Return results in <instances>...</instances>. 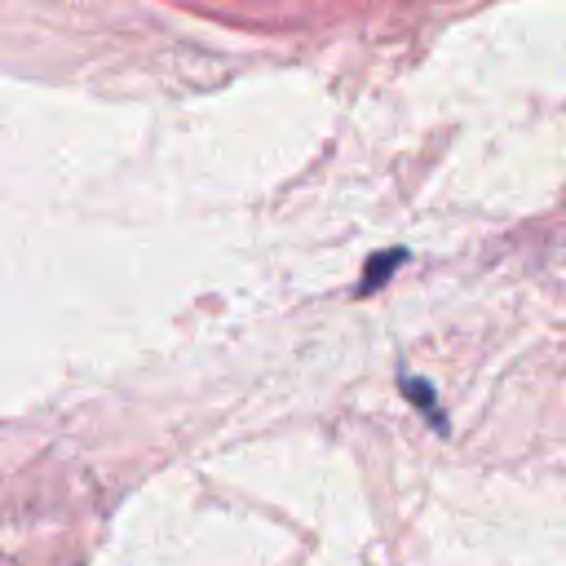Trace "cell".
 <instances>
[{
  "label": "cell",
  "instance_id": "6da1fadb",
  "mask_svg": "<svg viewBox=\"0 0 566 566\" xmlns=\"http://www.w3.org/2000/svg\"><path fill=\"white\" fill-rule=\"evenodd\" d=\"M402 394H407V398H411V402H416V407H420V411L429 416V424H433L438 433H447V411L438 407L433 389H429V385H424L420 376H402Z\"/></svg>",
  "mask_w": 566,
  "mask_h": 566
},
{
  "label": "cell",
  "instance_id": "7a4b0ae2",
  "mask_svg": "<svg viewBox=\"0 0 566 566\" xmlns=\"http://www.w3.org/2000/svg\"><path fill=\"white\" fill-rule=\"evenodd\" d=\"M402 261H407V252H402V248H394V252H385V256L367 261V270H363V287H358V292H371V287H380V283H385V274H389L394 265H402Z\"/></svg>",
  "mask_w": 566,
  "mask_h": 566
}]
</instances>
